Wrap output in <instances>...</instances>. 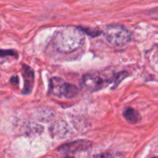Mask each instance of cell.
Returning <instances> with one entry per match:
<instances>
[{
  "mask_svg": "<svg viewBox=\"0 0 158 158\" xmlns=\"http://www.w3.org/2000/svg\"><path fill=\"white\" fill-rule=\"evenodd\" d=\"M84 42V31L78 27L66 26L59 29L52 40L58 52L69 53L80 48Z\"/></svg>",
  "mask_w": 158,
  "mask_h": 158,
  "instance_id": "1",
  "label": "cell"
},
{
  "mask_svg": "<svg viewBox=\"0 0 158 158\" xmlns=\"http://www.w3.org/2000/svg\"><path fill=\"white\" fill-rule=\"evenodd\" d=\"M104 38L108 43L116 47H122L130 43L131 34L127 29L120 25L106 26L103 31Z\"/></svg>",
  "mask_w": 158,
  "mask_h": 158,
  "instance_id": "2",
  "label": "cell"
},
{
  "mask_svg": "<svg viewBox=\"0 0 158 158\" xmlns=\"http://www.w3.org/2000/svg\"><path fill=\"white\" fill-rule=\"evenodd\" d=\"M79 89L74 85L66 83L63 79L53 77L49 82V94L58 97L73 98L78 94Z\"/></svg>",
  "mask_w": 158,
  "mask_h": 158,
  "instance_id": "3",
  "label": "cell"
},
{
  "mask_svg": "<svg viewBox=\"0 0 158 158\" xmlns=\"http://www.w3.org/2000/svg\"><path fill=\"white\" fill-rule=\"evenodd\" d=\"M81 85L84 89L89 91H97L103 86V80L98 74L90 73L83 76Z\"/></svg>",
  "mask_w": 158,
  "mask_h": 158,
  "instance_id": "4",
  "label": "cell"
},
{
  "mask_svg": "<svg viewBox=\"0 0 158 158\" xmlns=\"http://www.w3.org/2000/svg\"><path fill=\"white\" fill-rule=\"evenodd\" d=\"M23 78H24V89H23V94H29L32 91L33 87L34 82V73L32 69L27 65L23 66Z\"/></svg>",
  "mask_w": 158,
  "mask_h": 158,
  "instance_id": "5",
  "label": "cell"
},
{
  "mask_svg": "<svg viewBox=\"0 0 158 158\" xmlns=\"http://www.w3.org/2000/svg\"><path fill=\"white\" fill-rule=\"evenodd\" d=\"M123 117L128 123L131 124H135V123H139L141 120L140 114L137 112L136 110L133 109L131 107H128L124 110L123 113Z\"/></svg>",
  "mask_w": 158,
  "mask_h": 158,
  "instance_id": "6",
  "label": "cell"
},
{
  "mask_svg": "<svg viewBox=\"0 0 158 158\" xmlns=\"http://www.w3.org/2000/svg\"><path fill=\"white\" fill-rule=\"evenodd\" d=\"M89 143L87 141H83V140H79V141L73 142L69 144H66L65 146H63L61 149L63 151H69V152H75L77 151H82L85 150L89 147Z\"/></svg>",
  "mask_w": 158,
  "mask_h": 158,
  "instance_id": "7",
  "label": "cell"
},
{
  "mask_svg": "<svg viewBox=\"0 0 158 158\" xmlns=\"http://www.w3.org/2000/svg\"><path fill=\"white\" fill-rule=\"evenodd\" d=\"M96 158H122V157L117 154H103L97 155Z\"/></svg>",
  "mask_w": 158,
  "mask_h": 158,
  "instance_id": "8",
  "label": "cell"
},
{
  "mask_svg": "<svg viewBox=\"0 0 158 158\" xmlns=\"http://www.w3.org/2000/svg\"><path fill=\"white\" fill-rule=\"evenodd\" d=\"M84 32H86L88 35H89L90 36H97L100 33V31H98L97 29H83Z\"/></svg>",
  "mask_w": 158,
  "mask_h": 158,
  "instance_id": "9",
  "label": "cell"
},
{
  "mask_svg": "<svg viewBox=\"0 0 158 158\" xmlns=\"http://www.w3.org/2000/svg\"><path fill=\"white\" fill-rule=\"evenodd\" d=\"M66 158H73V157H66Z\"/></svg>",
  "mask_w": 158,
  "mask_h": 158,
  "instance_id": "10",
  "label": "cell"
},
{
  "mask_svg": "<svg viewBox=\"0 0 158 158\" xmlns=\"http://www.w3.org/2000/svg\"><path fill=\"white\" fill-rule=\"evenodd\" d=\"M154 158H158V157H154Z\"/></svg>",
  "mask_w": 158,
  "mask_h": 158,
  "instance_id": "11",
  "label": "cell"
}]
</instances>
